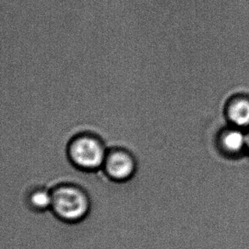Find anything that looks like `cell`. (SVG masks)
Listing matches in <instances>:
<instances>
[{"instance_id":"obj_1","label":"cell","mask_w":249,"mask_h":249,"mask_svg":"<svg viewBox=\"0 0 249 249\" xmlns=\"http://www.w3.org/2000/svg\"><path fill=\"white\" fill-rule=\"evenodd\" d=\"M90 202L87 194L74 185H61L52 192L51 210L62 222L77 224L87 217Z\"/></svg>"},{"instance_id":"obj_2","label":"cell","mask_w":249,"mask_h":249,"mask_svg":"<svg viewBox=\"0 0 249 249\" xmlns=\"http://www.w3.org/2000/svg\"><path fill=\"white\" fill-rule=\"evenodd\" d=\"M68 154L71 162L78 168L94 170L103 166L107 153L99 139L90 135H81L71 142Z\"/></svg>"},{"instance_id":"obj_3","label":"cell","mask_w":249,"mask_h":249,"mask_svg":"<svg viewBox=\"0 0 249 249\" xmlns=\"http://www.w3.org/2000/svg\"><path fill=\"white\" fill-rule=\"evenodd\" d=\"M103 167L110 178L124 181L131 178L134 175L135 162L128 152L114 150L107 154Z\"/></svg>"},{"instance_id":"obj_4","label":"cell","mask_w":249,"mask_h":249,"mask_svg":"<svg viewBox=\"0 0 249 249\" xmlns=\"http://www.w3.org/2000/svg\"><path fill=\"white\" fill-rule=\"evenodd\" d=\"M218 146L227 157H239L247 152L246 131L233 126L224 129L218 137Z\"/></svg>"},{"instance_id":"obj_5","label":"cell","mask_w":249,"mask_h":249,"mask_svg":"<svg viewBox=\"0 0 249 249\" xmlns=\"http://www.w3.org/2000/svg\"><path fill=\"white\" fill-rule=\"evenodd\" d=\"M226 118L233 127L249 128V97L240 95L231 98L226 109Z\"/></svg>"},{"instance_id":"obj_6","label":"cell","mask_w":249,"mask_h":249,"mask_svg":"<svg viewBox=\"0 0 249 249\" xmlns=\"http://www.w3.org/2000/svg\"><path fill=\"white\" fill-rule=\"evenodd\" d=\"M29 204L36 211H45L51 209L52 206V192L45 190H37L29 196Z\"/></svg>"},{"instance_id":"obj_7","label":"cell","mask_w":249,"mask_h":249,"mask_svg":"<svg viewBox=\"0 0 249 249\" xmlns=\"http://www.w3.org/2000/svg\"><path fill=\"white\" fill-rule=\"evenodd\" d=\"M247 134V152L249 153V128L246 131Z\"/></svg>"}]
</instances>
